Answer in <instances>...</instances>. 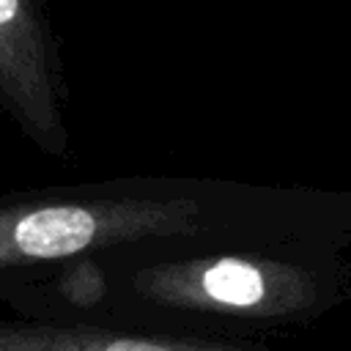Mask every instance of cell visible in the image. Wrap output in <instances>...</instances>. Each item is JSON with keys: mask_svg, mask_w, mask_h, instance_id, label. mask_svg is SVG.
Wrapping results in <instances>:
<instances>
[{"mask_svg": "<svg viewBox=\"0 0 351 351\" xmlns=\"http://www.w3.org/2000/svg\"><path fill=\"white\" fill-rule=\"evenodd\" d=\"M99 321L151 329H288L351 296V261L318 244L156 247L101 258Z\"/></svg>", "mask_w": 351, "mask_h": 351, "instance_id": "7a4b0ae2", "label": "cell"}, {"mask_svg": "<svg viewBox=\"0 0 351 351\" xmlns=\"http://www.w3.org/2000/svg\"><path fill=\"white\" fill-rule=\"evenodd\" d=\"M351 247V192L137 176L0 195V288L156 247Z\"/></svg>", "mask_w": 351, "mask_h": 351, "instance_id": "6da1fadb", "label": "cell"}, {"mask_svg": "<svg viewBox=\"0 0 351 351\" xmlns=\"http://www.w3.org/2000/svg\"><path fill=\"white\" fill-rule=\"evenodd\" d=\"M0 351H271L263 346L197 337L137 324L60 315L0 318Z\"/></svg>", "mask_w": 351, "mask_h": 351, "instance_id": "277c9868", "label": "cell"}, {"mask_svg": "<svg viewBox=\"0 0 351 351\" xmlns=\"http://www.w3.org/2000/svg\"><path fill=\"white\" fill-rule=\"evenodd\" d=\"M60 52L41 0H0V107L47 156L69 154Z\"/></svg>", "mask_w": 351, "mask_h": 351, "instance_id": "3957f363", "label": "cell"}]
</instances>
